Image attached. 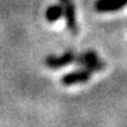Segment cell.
Listing matches in <instances>:
<instances>
[{
  "label": "cell",
  "instance_id": "cell-1",
  "mask_svg": "<svg viewBox=\"0 0 127 127\" xmlns=\"http://www.w3.org/2000/svg\"><path fill=\"white\" fill-rule=\"evenodd\" d=\"M74 64L80 65L81 68L88 69L91 72H100L105 68L104 61L93 50H87L81 54H76Z\"/></svg>",
  "mask_w": 127,
  "mask_h": 127
},
{
  "label": "cell",
  "instance_id": "cell-3",
  "mask_svg": "<svg viewBox=\"0 0 127 127\" xmlns=\"http://www.w3.org/2000/svg\"><path fill=\"white\" fill-rule=\"evenodd\" d=\"M74 60H76V53L73 50H68L61 56H49L45 60V65L49 69H60L74 64Z\"/></svg>",
  "mask_w": 127,
  "mask_h": 127
},
{
  "label": "cell",
  "instance_id": "cell-5",
  "mask_svg": "<svg viewBox=\"0 0 127 127\" xmlns=\"http://www.w3.org/2000/svg\"><path fill=\"white\" fill-rule=\"evenodd\" d=\"M127 5V0H96L95 10L97 12H115Z\"/></svg>",
  "mask_w": 127,
  "mask_h": 127
},
{
  "label": "cell",
  "instance_id": "cell-6",
  "mask_svg": "<svg viewBox=\"0 0 127 127\" xmlns=\"http://www.w3.org/2000/svg\"><path fill=\"white\" fill-rule=\"evenodd\" d=\"M64 15L62 12V7L61 4H53V5H49L46 8V12H45V16H46V20L49 23H54L57 20L61 19V16Z\"/></svg>",
  "mask_w": 127,
  "mask_h": 127
},
{
  "label": "cell",
  "instance_id": "cell-4",
  "mask_svg": "<svg viewBox=\"0 0 127 127\" xmlns=\"http://www.w3.org/2000/svg\"><path fill=\"white\" fill-rule=\"evenodd\" d=\"M91 76H92V72L85 68H81L78 70H73L70 73H66L65 76H62L61 84L66 87H70V85H74V84L87 83V81H89Z\"/></svg>",
  "mask_w": 127,
  "mask_h": 127
},
{
  "label": "cell",
  "instance_id": "cell-2",
  "mask_svg": "<svg viewBox=\"0 0 127 127\" xmlns=\"http://www.w3.org/2000/svg\"><path fill=\"white\" fill-rule=\"evenodd\" d=\"M60 4L62 7V12L66 20V27L70 31L72 35H77L78 32V25L76 18V5L73 0H60Z\"/></svg>",
  "mask_w": 127,
  "mask_h": 127
}]
</instances>
